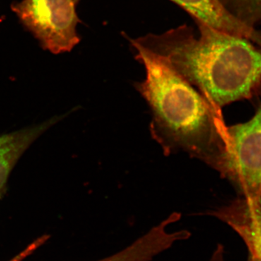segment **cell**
<instances>
[{"instance_id": "4", "label": "cell", "mask_w": 261, "mask_h": 261, "mask_svg": "<svg viewBox=\"0 0 261 261\" xmlns=\"http://www.w3.org/2000/svg\"><path fill=\"white\" fill-rule=\"evenodd\" d=\"M228 146L219 172L241 197L261 192V104L250 121L227 127Z\"/></svg>"}, {"instance_id": "9", "label": "cell", "mask_w": 261, "mask_h": 261, "mask_svg": "<svg viewBox=\"0 0 261 261\" xmlns=\"http://www.w3.org/2000/svg\"><path fill=\"white\" fill-rule=\"evenodd\" d=\"M49 236H48V235H43V236L40 237V238L34 240L33 243L29 245L28 246L25 247V249H23L21 252H19L18 255H15L13 258H12L11 260L9 261H23L25 260L27 257L32 255L37 249H39V247L42 246L44 243H46V242L49 240Z\"/></svg>"}, {"instance_id": "2", "label": "cell", "mask_w": 261, "mask_h": 261, "mask_svg": "<svg viewBox=\"0 0 261 261\" xmlns=\"http://www.w3.org/2000/svg\"><path fill=\"white\" fill-rule=\"evenodd\" d=\"M132 46L145 66L146 78L138 89L152 110L158 140L168 151H184L219 171L228 146L221 109L159 57Z\"/></svg>"}, {"instance_id": "13", "label": "cell", "mask_w": 261, "mask_h": 261, "mask_svg": "<svg viewBox=\"0 0 261 261\" xmlns=\"http://www.w3.org/2000/svg\"><path fill=\"white\" fill-rule=\"evenodd\" d=\"M219 1L221 2V3H222V4H224L226 0H219Z\"/></svg>"}, {"instance_id": "11", "label": "cell", "mask_w": 261, "mask_h": 261, "mask_svg": "<svg viewBox=\"0 0 261 261\" xmlns=\"http://www.w3.org/2000/svg\"><path fill=\"white\" fill-rule=\"evenodd\" d=\"M97 261H123L121 260V257L118 256L117 255H111V256L106 257V258H103L102 260H97Z\"/></svg>"}, {"instance_id": "10", "label": "cell", "mask_w": 261, "mask_h": 261, "mask_svg": "<svg viewBox=\"0 0 261 261\" xmlns=\"http://www.w3.org/2000/svg\"><path fill=\"white\" fill-rule=\"evenodd\" d=\"M225 250L224 245L219 244L214 250L212 256L211 257L210 261H226L225 259ZM247 261H261L260 259L256 257L252 256L249 255L248 260Z\"/></svg>"}, {"instance_id": "12", "label": "cell", "mask_w": 261, "mask_h": 261, "mask_svg": "<svg viewBox=\"0 0 261 261\" xmlns=\"http://www.w3.org/2000/svg\"><path fill=\"white\" fill-rule=\"evenodd\" d=\"M73 1H74V3H75V4H77V3H78L80 1V0H73Z\"/></svg>"}, {"instance_id": "3", "label": "cell", "mask_w": 261, "mask_h": 261, "mask_svg": "<svg viewBox=\"0 0 261 261\" xmlns=\"http://www.w3.org/2000/svg\"><path fill=\"white\" fill-rule=\"evenodd\" d=\"M73 0H21L11 5L24 28L53 54L68 53L80 42Z\"/></svg>"}, {"instance_id": "1", "label": "cell", "mask_w": 261, "mask_h": 261, "mask_svg": "<svg viewBox=\"0 0 261 261\" xmlns=\"http://www.w3.org/2000/svg\"><path fill=\"white\" fill-rule=\"evenodd\" d=\"M132 39L159 57L216 107L248 99L261 85V51L250 40L196 21Z\"/></svg>"}, {"instance_id": "7", "label": "cell", "mask_w": 261, "mask_h": 261, "mask_svg": "<svg viewBox=\"0 0 261 261\" xmlns=\"http://www.w3.org/2000/svg\"><path fill=\"white\" fill-rule=\"evenodd\" d=\"M65 117L64 114L59 115L42 123L0 135V199L6 192L10 173L24 152L40 136Z\"/></svg>"}, {"instance_id": "6", "label": "cell", "mask_w": 261, "mask_h": 261, "mask_svg": "<svg viewBox=\"0 0 261 261\" xmlns=\"http://www.w3.org/2000/svg\"><path fill=\"white\" fill-rule=\"evenodd\" d=\"M190 13L196 21L245 38L261 47V32L247 27L231 14L219 0H171Z\"/></svg>"}, {"instance_id": "8", "label": "cell", "mask_w": 261, "mask_h": 261, "mask_svg": "<svg viewBox=\"0 0 261 261\" xmlns=\"http://www.w3.org/2000/svg\"><path fill=\"white\" fill-rule=\"evenodd\" d=\"M224 5L247 27L256 29L261 25V0H226Z\"/></svg>"}, {"instance_id": "5", "label": "cell", "mask_w": 261, "mask_h": 261, "mask_svg": "<svg viewBox=\"0 0 261 261\" xmlns=\"http://www.w3.org/2000/svg\"><path fill=\"white\" fill-rule=\"evenodd\" d=\"M209 214L232 228L246 245L249 255L261 260V192L236 199Z\"/></svg>"}]
</instances>
